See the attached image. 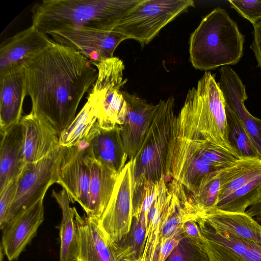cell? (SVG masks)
<instances>
[{
  "label": "cell",
  "mask_w": 261,
  "mask_h": 261,
  "mask_svg": "<svg viewBox=\"0 0 261 261\" xmlns=\"http://www.w3.org/2000/svg\"><path fill=\"white\" fill-rule=\"evenodd\" d=\"M22 64L31 111L60 134L74 119L84 95L96 81L97 70L83 54L54 40Z\"/></svg>",
  "instance_id": "6da1fadb"
},
{
  "label": "cell",
  "mask_w": 261,
  "mask_h": 261,
  "mask_svg": "<svg viewBox=\"0 0 261 261\" xmlns=\"http://www.w3.org/2000/svg\"><path fill=\"white\" fill-rule=\"evenodd\" d=\"M141 0H44L32 8V24L53 31L88 29L113 31Z\"/></svg>",
  "instance_id": "7a4b0ae2"
},
{
  "label": "cell",
  "mask_w": 261,
  "mask_h": 261,
  "mask_svg": "<svg viewBox=\"0 0 261 261\" xmlns=\"http://www.w3.org/2000/svg\"><path fill=\"white\" fill-rule=\"evenodd\" d=\"M225 107L219 83L205 71L196 87L188 91L177 116V135L206 140L238 156L228 139Z\"/></svg>",
  "instance_id": "3957f363"
},
{
  "label": "cell",
  "mask_w": 261,
  "mask_h": 261,
  "mask_svg": "<svg viewBox=\"0 0 261 261\" xmlns=\"http://www.w3.org/2000/svg\"><path fill=\"white\" fill-rule=\"evenodd\" d=\"M144 141L130 163L133 214L138 211L147 182L156 184L166 175L170 148L176 133L175 100H160Z\"/></svg>",
  "instance_id": "277c9868"
},
{
  "label": "cell",
  "mask_w": 261,
  "mask_h": 261,
  "mask_svg": "<svg viewBox=\"0 0 261 261\" xmlns=\"http://www.w3.org/2000/svg\"><path fill=\"white\" fill-rule=\"evenodd\" d=\"M244 36L225 9L207 14L191 34L190 61L200 70L237 64L243 56Z\"/></svg>",
  "instance_id": "5b68a950"
},
{
  "label": "cell",
  "mask_w": 261,
  "mask_h": 261,
  "mask_svg": "<svg viewBox=\"0 0 261 261\" xmlns=\"http://www.w3.org/2000/svg\"><path fill=\"white\" fill-rule=\"evenodd\" d=\"M194 5L192 0H141L113 31L144 46L164 27Z\"/></svg>",
  "instance_id": "8992f818"
},
{
  "label": "cell",
  "mask_w": 261,
  "mask_h": 261,
  "mask_svg": "<svg viewBox=\"0 0 261 261\" xmlns=\"http://www.w3.org/2000/svg\"><path fill=\"white\" fill-rule=\"evenodd\" d=\"M66 147L60 145L41 160L25 165L17 180L14 199L0 223L3 230L14 218L43 199L48 189L56 183Z\"/></svg>",
  "instance_id": "52a82bcc"
},
{
  "label": "cell",
  "mask_w": 261,
  "mask_h": 261,
  "mask_svg": "<svg viewBox=\"0 0 261 261\" xmlns=\"http://www.w3.org/2000/svg\"><path fill=\"white\" fill-rule=\"evenodd\" d=\"M95 66L98 76L91 93L97 101V122L103 127L120 126L124 122L126 112V102L121 90L127 81L123 78V63L113 57Z\"/></svg>",
  "instance_id": "ba28073f"
},
{
  "label": "cell",
  "mask_w": 261,
  "mask_h": 261,
  "mask_svg": "<svg viewBox=\"0 0 261 261\" xmlns=\"http://www.w3.org/2000/svg\"><path fill=\"white\" fill-rule=\"evenodd\" d=\"M133 219L130 163L129 161L118 174L111 199L98 223L105 237L117 244L129 232Z\"/></svg>",
  "instance_id": "9c48e42d"
},
{
  "label": "cell",
  "mask_w": 261,
  "mask_h": 261,
  "mask_svg": "<svg viewBox=\"0 0 261 261\" xmlns=\"http://www.w3.org/2000/svg\"><path fill=\"white\" fill-rule=\"evenodd\" d=\"M92 159L86 140L76 146L66 147L56 182L67 192L70 202L79 203L86 213Z\"/></svg>",
  "instance_id": "30bf717a"
},
{
  "label": "cell",
  "mask_w": 261,
  "mask_h": 261,
  "mask_svg": "<svg viewBox=\"0 0 261 261\" xmlns=\"http://www.w3.org/2000/svg\"><path fill=\"white\" fill-rule=\"evenodd\" d=\"M195 220L210 261H261V244L217 231L198 216Z\"/></svg>",
  "instance_id": "8fae6325"
},
{
  "label": "cell",
  "mask_w": 261,
  "mask_h": 261,
  "mask_svg": "<svg viewBox=\"0 0 261 261\" xmlns=\"http://www.w3.org/2000/svg\"><path fill=\"white\" fill-rule=\"evenodd\" d=\"M48 34L55 41L83 54L94 66L113 57L118 45L126 40L114 31L71 29L53 31Z\"/></svg>",
  "instance_id": "7c38bea8"
},
{
  "label": "cell",
  "mask_w": 261,
  "mask_h": 261,
  "mask_svg": "<svg viewBox=\"0 0 261 261\" xmlns=\"http://www.w3.org/2000/svg\"><path fill=\"white\" fill-rule=\"evenodd\" d=\"M126 112L123 123L120 125L124 146L129 161L138 152L153 120L158 104L147 103L136 95L122 91Z\"/></svg>",
  "instance_id": "4fadbf2b"
},
{
  "label": "cell",
  "mask_w": 261,
  "mask_h": 261,
  "mask_svg": "<svg viewBox=\"0 0 261 261\" xmlns=\"http://www.w3.org/2000/svg\"><path fill=\"white\" fill-rule=\"evenodd\" d=\"M43 199L14 218L2 230L1 247L9 261L17 260L44 221Z\"/></svg>",
  "instance_id": "5bb4252c"
},
{
  "label": "cell",
  "mask_w": 261,
  "mask_h": 261,
  "mask_svg": "<svg viewBox=\"0 0 261 261\" xmlns=\"http://www.w3.org/2000/svg\"><path fill=\"white\" fill-rule=\"evenodd\" d=\"M74 218L79 237L75 261H124L118 245L105 237L98 220L81 216L76 210Z\"/></svg>",
  "instance_id": "9a60e30c"
},
{
  "label": "cell",
  "mask_w": 261,
  "mask_h": 261,
  "mask_svg": "<svg viewBox=\"0 0 261 261\" xmlns=\"http://www.w3.org/2000/svg\"><path fill=\"white\" fill-rule=\"evenodd\" d=\"M23 127V153L26 164L37 162L60 145L56 128L45 118L32 111L22 117Z\"/></svg>",
  "instance_id": "2e32d148"
},
{
  "label": "cell",
  "mask_w": 261,
  "mask_h": 261,
  "mask_svg": "<svg viewBox=\"0 0 261 261\" xmlns=\"http://www.w3.org/2000/svg\"><path fill=\"white\" fill-rule=\"evenodd\" d=\"M85 140L92 159L118 175L128 158L120 126L103 127L96 122Z\"/></svg>",
  "instance_id": "e0dca14e"
},
{
  "label": "cell",
  "mask_w": 261,
  "mask_h": 261,
  "mask_svg": "<svg viewBox=\"0 0 261 261\" xmlns=\"http://www.w3.org/2000/svg\"><path fill=\"white\" fill-rule=\"evenodd\" d=\"M27 95L23 64L0 73V132L19 122Z\"/></svg>",
  "instance_id": "ac0fdd59"
},
{
  "label": "cell",
  "mask_w": 261,
  "mask_h": 261,
  "mask_svg": "<svg viewBox=\"0 0 261 261\" xmlns=\"http://www.w3.org/2000/svg\"><path fill=\"white\" fill-rule=\"evenodd\" d=\"M53 41L34 24L8 39L0 47V73L22 65Z\"/></svg>",
  "instance_id": "d6986e66"
},
{
  "label": "cell",
  "mask_w": 261,
  "mask_h": 261,
  "mask_svg": "<svg viewBox=\"0 0 261 261\" xmlns=\"http://www.w3.org/2000/svg\"><path fill=\"white\" fill-rule=\"evenodd\" d=\"M0 192L17 180L25 165L23 153V127L19 121L1 134Z\"/></svg>",
  "instance_id": "ffe728a7"
},
{
  "label": "cell",
  "mask_w": 261,
  "mask_h": 261,
  "mask_svg": "<svg viewBox=\"0 0 261 261\" xmlns=\"http://www.w3.org/2000/svg\"><path fill=\"white\" fill-rule=\"evenodd\" d=\"M197 215L217 231L261 244V225L245 212L212 210Z\"/></svg>",
  "instance_id": "44dd1931"
},
{
  "label": "cell",
  "mask_w": 261,
  "mask_h": 261,
  "mask_svg": "<svg viewBox=\"0 0 261 261\" xmlns=\"http://www.w3.org/2000/svg\"><path fill=\"white\" fill-rule=\"evenodd\" d=\"M118 174L92 159L86 216L99 221L111 199Z\"/></svg>",
  "instance_id": "7402d4cb"
},
{
  "label": "cell",
  "mask_w": 261,
  "mask_h": 261,
  "mask_svg": "<svg viewBox=\"0 0 261 261\" xmlns=\"http://www.w3.org/2000/svg\"><path fill=\"white\" fill-rule=\"evenodd\" d=\"M163 176L157 182L154 199L148 214L146 242L141 261H152L162 246L163 215L171 194Z\"/></svg>",
  "instance_id": "603a6c76"
},
{
  "label": "cell",
  "mask_w": 261,
  "mask_h": 261,
  "mask_svg": "<svg viewBox=\"0 0 261 261\" xmlns=\"http://www.w3.org/2000/svg\"><path fill=\"white\" fill-rule=\"evenodd\" d=\"M248 159H240L233 166L210 173L202 180L196 193L189 196L197 214L215 208L221 187L244 167Z\"/></svg>",
  "instance_id": "cb8c5ba5"
},
{
  "label": "cell",
  "mask_w": 261,
  "mask_h": 261,
  "mask_svg": "<svg viewBox=\"0 0 261 261\" xmlns=\"http://www.w3.org/2000/svg\"><path fill=\"white\" fill-rule=\"evenodd\" d=\"M52 196L62 211L59 228L60 261H75L79 248L77 228L74 218L76 210L74 207H70L71 202L65 190L59 192L53 190Z\"/></svg>",
  "instance_id": "d4e9b609"
},
{
  "label": "cell",
  "mask_w": 261,
  "mask_h": 261,
  "mask_svg": "<svg viewBox=\"0 0 261 261\" xmlns=\"http://www.w3.org/2000/svg\"><path fill=\"white\" fill-rule=\"evenodd\" d=\"M226 105L237 115L261 158V119L252 115L244 102L248 97L245 87L233 86L223 94Z\"/></svg>",
  "instance_id": "484cf974"
},
{
  "label": "cell",
  "mask_w": 261,
  "mask_h": 261,
  "mask_svg": "<svg viewBox=\"0 0 261 261\" xmlns=\"http://www.w3.org/2000/svg\"><path fill=\"white\" fill-rule=\"evenodd\" d=\"M97 111L96 98L90 92L83 108L70 124L60 134V145L71 147L85 140L97 122Z\"/></svg>",
  "instance_id": "4316f807"
},
{
  "label": "cell",
  "mask_w": 261,
  "mask_h": 261,
  "mask_svg": "<svg viewBox=\"0 0 261 261\" xmlns=\"http://www.w3.org/2000/svg\"><path fill=\"white\" fill-rule=\"evenodd\" d=\"M261 201V174L219 201L213 210L244 213L247 208Z\"/></svg>",
  "instance_id": "83f0119b"
},
{
  "label": "cell",
  "mask_w": 261,
  "mask_h": 261,
  "mask_svg": "<svg viewBox=\"0 0 261 261\" xmlns=\"http://www.w3.org/2000/svg\"><path fill=\"white\" fill-rule=\"evenodd\" d=\"M147 222L148 218L142 213L133 217L129 232L117 244L124 261H141L146 242Z\"/></svg>",
  "instance_id": "f1b7e54d"
},
{
  "label": "cell",
  "mask_w": 261,
  "mask_h": 261,
  "mask_svg": "<svg viewBox=\"0 0 261 261\" xmlns=\"http://www.w3.org/2000/svg\"><path fill=\"white\" fill-rule=\"evenodd\" d=\"M225 109L228 139L238 156L240 159L255 158L261 160L238 117L226 104Z\"/></svg>",
  "instance_id": "f546056e"
},
{
  "label": "cell",
  "mask_w": 261,
  "mask_h": 261,
  "mask_svg": "<svg viewBox=\"0 0 261 261\" xmlns=\"http://www.w3.org/2000/svg\"><path fill=\"white\" fill-rule=\"evenodd\" d=\"M260 174L261 160L255 158L248 159L244 167L230 180L221 187L218 202Z\"/></svg>",
  "instance_id": "4dcf8cb0"
},
{
  "label": "cell",
  "mask_w": 261,
  "mask_h": 261,
  "mask_svg": "<svg viewBox=\"0 0 261 261\" xmlns=\"http://www.w3.org/2000/svg\"><path fill=\"white\" fill-rule=\"evenodd\" d=\"M164 261H210L202 242L186 234Z\"/></svg>",
  "instance_id": "1f68e13d"
},
{
  "label": "cell",
  "mask_w": 261,
  "mask_h": 261,
  "mask_svg": "<svg viewBox=\"0 0 261 261\" xmlns=\"http://www.w3.org/2000/svg\"><path fill=\"white\" fill-rule=\"evenodd\" d=\"M231 7L254 25L261 20V0H229Z\"/></svg>",
  "instance_id": "d6a6232c"
},
{
  "label": "cell",
  "mask_w": 261,
  "mask_h": 261,
  "mask_svg": "<svg viewBox=\"0 0 261 261\" xmlns=\"http://www.w3.org/2000/svg\"><path fill=\"white\" fill-rule=\"evenodd\" d=\"M17 180L10 182L0 192V223L3 221L15 196Z\"/></svg>",
  "instance_id": "836d02e7"
},
{
  "label": "cell",
  "mask_w": 261,
  "mask_h": 261,
  "mask_svg": "<svg viewBox=\"0 0 261 261\" xmlns=\"http://www.w3.org/2000/svg\"><path fill=\"white\" fill-rule=\"evenodd\" d=\"M196 215L186 218L181 224V227L185 234L194 240L201 242L202 238L198 225L196 221Z\"/></svg>",
  "instance_id": "e575fe53"
},
{
  "label": "cell",
  "mask_w": 261,
  "mask_h": 261,
  "mask_svg": "<svg viewBox=\"0 0 261 261\" xmlns=\"http://www.w3.org/2000/svg\"><path fill=\"white\" fill-rule=\"evenodd\" d=\"M253 40L250 48L253 50L258 66L261 69V20L253 25Z\"/></svg>",
  "instance_id": "d590c367"
},
{
  "label": "cell",
  "mask_w": 261,
  "mask_h": 261,
  "mask_svg": "<svg viewBox=\"0 0 261 261\" xmlns=\"http://www.w3.org/2000/svg\"><path fill=\"white\" fill-rule=\"evenodd\" d=\"M245 213L261 225V201L248 207Z\"/></svg>",
  "instance_id": "8d00e7d4"
}]
</instances>
